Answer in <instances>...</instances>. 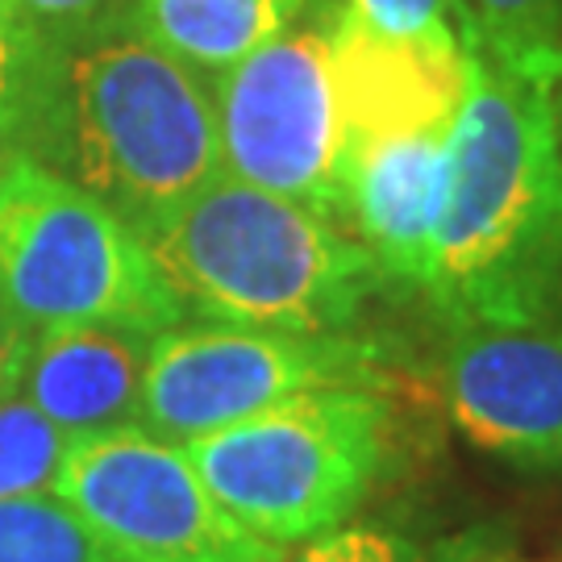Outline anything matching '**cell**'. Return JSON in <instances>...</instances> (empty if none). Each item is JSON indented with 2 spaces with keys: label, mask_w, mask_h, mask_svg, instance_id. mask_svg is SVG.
I'll return each mask as SVG.
<instances>
[{
  "label": "cell",
  "mask_w": 562,
  "mask_h": 562,
  "mask_svg": "<svg viewBox=\"0 0 562 562\" xmlns=\"http://www.w3.org/2000/svg\"><path fill=\"white\" fill-rule=\"evenodd\" d=\"M425 301L454 317H562V162L550 92L467 42L450 192Z\"/></svg>",
  "instance_id": "6da1fadb"
},
{
  "label": "cell",
  "mask_w": 562,
  "mask_h": 562,
  "mask_svg": "<svg viewBox=\"0 0 562 562\" xmlns=\"http://www.w3.org/2000/svg\"><path fill=\"white\" fill-rule=\"evenodd\" d=\"M142 241L188 322L355 334L392 288L338 222L234 176H217Z\"/></svg>",
  "instance_id": "7a4b0ae2"
},
{
  "label": "cell",
  "mask_w": 562,
  "mask_h": 562,
  "mask_svg": "<svg viewBox=\"0 0 562 562\" xmlns=\"http://www.w3.org/2000/svg\"><path fill=\"white\" fill-rule=\"evenodd\" d=\"M42 167L150 234L225 176L213 88L134 25L83 42L63 55Z\"/></svg>",
  "instance_id": "3957f363"
},
{
  "label": "cell",
  "mask_w": 562,
  "mask_h": 562,
  "mask_svg": "<svg viewBox=\"0 0 562 562\" xmlns=\"http://www.w3.org/2000/svg\"><path fill=\"white\" fill-rule=\"evenodd\" d=\"M387 434L383 392L308 387L183 450L250 533L288 550L350 525L387 467Z\"/></svg>",
  "instance_id": "277c9868"
},
{
  "label": "cell",
  "mask_w": 562,
  "mask_h": 562,
  "mask_svg": "<svg viewBox=\"0 0 562 562\" xmlns=\"http://www.w3.org/2000/svg\"><path fill=\"white\" fill-rule=\"evenodd\" d=\"M0 304L30 334L67 325L162 334L188 322L138 229L25 155H9L0 176Z\"/></svg>",
  "instance_id": "5b68a950"
},
{
  "label": "cell",
  "mask_w": 562,
  "mask_h": 562,
  "mask_svg": "<svg viewBox=\"0 0 562 562\" xmlns=\"http://www.w3.org/2000/svg\"><path fill=\"white\" fill-rule=\"evenodd\" d=\"M392 380L387 346L355 334H288L180 322L155 334L138 425L188 446L308 387H375Z\"/></svg>",
  "instance_id": "8992f818"
},
{
  "label": "cell",
  "mask_w": 562,
  "mask_h": 562,
  "mask_svg": "<svg viewBox=\"0 0 562 562\" xmlns=\"http://www.w3.org/2000/svg\"><path fill=\"white\" fill-rule=\"evenodd\" d=\"M209 88L225 176L338 222L346 125L329 71V4L322 0Z\"/></svg>",
  "instance_id": "52a82bcc"
},
{
  "label": "cell",
  "mask_w": 562,
  "mask_h": 562,
  "mask_svg": "<svg viewBox=\"0 0 562 562\" xmlns=\"http://www.w3.org/2000/svg\"><path fill=\"white\" fill-rule=\"evenodd\" d=\"M55 492L117 562H271L280 554L209 492L183 446L142 425L80 438Z\"/></svg>",
  "instance_id": "ba28073f"
},
{
  "label": "cell",
  "mask_w": 562,
  "mask_h": 562,
  "mask_svg": "<svg viewBox=\"0 0 562 562\" xmlns=\"http://www.w3.org/2000/svg\"><path fill=\"white\" fill-rule=\"evenodd\" d=\"M442 325V401L471 446L521 471H562V317Z\"/></svg>",
  "instance_id": "9c48e42d"
},
{
  "label": "cell",
  "mask_w": 562,
  "mask_h": 562,
  "mask_svg": "<svg viewBox=\"0 0 562 562\" xmlns=\"http://www.w3.org/2000/svg\"><path fill=\"white\" fill-rule=\"evenodd\" d=\"M450 192V130L355 138L341 150L338 225L380 262L383 280L425 292Z\"/></svg>",
  "instance_id": "30bf717a"
},
{
  "label": "cell",
  "mask_w": 562,
  "mask_h": 562,
  "mask_svg": "<svg viewBox=\"0 0 562 562\" xmlns=\"http://www.w3.org/2000/svg\"><path fill=\"white\" fill-rule=\"evenodd\" d=\"M329 71L346 142L446 134L467 92V50L383 38L329 4Z\"/></svg>",
  "instance_id": "8fae6325"
},
{
  "label": "cell",
  "mask_w": 562,
  "mask_h": 562,
  "mask_svg": "<svg viewBox=\"0 0 562 562\" xmlns=\"http://www.w3.org/2000/svg\"><path fill=\"white\" fill-rule=\"evenodd\" d=\"M150 341L155 334L125 325L42 329L21 362L18 392L76 442L138 425Z\"/></svg>",
  "instance_id": "7c38bea8"
},
{
  "label": "cell",
  "mask_w": 562,
  "mask_h": 562,
  "mask_svg": "<svg viewBox=\"0 0 562 562\" xmlns=\"http://www.w3.org/2000/svg\"><path fill=\"white\" fill-rule=\"evenodd\" d=\"M322 0H134L130 25L204 80L250 59Z\"/></svg>",
  "instance_id": "4fadbf2b"
},
{
  "label": "cell",
  "mask_w": 562,
  "mask_h": 562,
  "mask_svg": "<svg viewBox=\"0 0 562 562\" xmlns=\"http://www.w3.org/2000/svg\"><path fill=\"white\" fill-rule=\"evenodd\" d=\"M63 55L50 50L25 21L18 0H0V146L4 155L42 162L55 104H59Z\"/></svg>",
  "instance_id": "5bb4252c"
},
{
  "label": "cell",
  "mask_w": 562,
  "mask_h": 562,
  "mask_svg": "<svg viewBox=\"0 0 562 562\" xmlns=\"http://www.w3.org/2000/svg\"><path fill=\"white\" fill-rule=\"evenodd\" d=\"M480 42L517 76L554 92L562 83V0H467Z\"/></svg>",
  "instance_id": "9a60e30c"
},
{
  "label": "cell",
  "mask_w": 562,
  "mask_h": 562,
  "mask_svg": "<svg viewBox=\"0 0 562 562\" xmlns=\"http://www.w3.org/2000/svg\"><path fill=\"white\" fill-rule=\"evenodd\" d=\"M0 562H117L59 492L0 501Z\"/></svg>",
  "instance_id": "2e32d148"
},
{
  "label": "cell",
  "mask_w": 562,
  "mask_h": 562,
  "mask_svg": "<svg viewBox=\"0 0 562 562\" xmlns=\"http://www.w3.org/2000/svg\"><path fill=\"white\" fill-rule=\"evenodd\" d=\"M76 438L42 417L18 387L0 396V501L55 492Z\"/></svg>",
  "instance_id": "e0dca14e"
},
{
  "label": "cell",
  "mask_w": 562,
  "mask_h": 562,
  "mask_svg": "<svg viewBox=\"0 0 562 562\" xmlns=\"http://www.w3.org/2000/svg\"><path fill=\"white\" fill-rule=\"evenodd\" d=\"M471 542H422L392 525H338L322 538L288 546L271 562H475Z\"/></svg>",
  "instance_id": "ac0fdd59"
},
{
  "label": "cell",
  "mask_w": 562,
  "mask_h": 562,
  "mask_svg": "<svg viewBox=\"0 0 562 562\" xmlns=\"http://www.w3.org/2000/svg\"><path fill=\"white\" fill-rule=\"evenodd\" d=\"M341 9L383 38L434 50H467V42L475 38L467 0H341Z\"/></svg>",
  "instance_id": "d6986e66"
},
{
  "label": "cell",
  "mask_w": 562,
  "mask_h": 562,
  "mask_svg": "<svg viewBox=\"0 0 562 562\" xmlns=\"http://www.w3.org/2000/svg\"><path fill=\"white\" fill-rule=\"evenodd\" d=\"M18 9L59 55L125 30L134 18V0H18Z\"/></svg>",
  "instance_id": "ffe728a7"
},
{
  "label": "cell",
  "mask_w": 562,
  "mask_h": 562,
  "mask_svg": "<svg viewBox=\"0 0 562 562\" xmlns=\"http://www.w3.org/2000/svg\"><path fill=\"white\" fill-rule=\"evenodd\" d=\"M30 341H34V334H30L4 304H0V396L18 387L21 362H25V355H30Z\"/></svg>",
  "instance_id": "44dd1931"
},
{
  "label": "cell",
  "mask_w": 562,
  "mask_h": 562,
  "mask_svg": "<svg viewBox=\"0 0 562 562\" xmlns=\"http://www.w3.org/2000/svg\"><path fill=\"white\" fill-rule=\"evenodd\" d=\"M550 117H554V146H559V162H562V83L550 92Z\"/></svg>",
  "instance_id": "7402d4cb"
},
{
  "label": "cell",
  "mask_w": 562,
  "mask_h": 562,
  "mask_svg": "<svg viewBox=\"0 0 562 562\" xmlns=\"http://www.w3.org/2000/svg\"><path fill=\"white\" fill-rule=\"evenodd\" d=\"M475 562H521V559H501V554H480Z\"/></svg>",
  "instance_id": "603a6c76"
},
{
  "label": "cell",
  "mask_w": 562,
  "mask_h": 562,
  "mask_svg": "<svg viewBox=\"0 0 562 562\" xmlns=\"http://www.w3.org/2000/svg\"><path fill=\"white\" fill-rule=\"evenodd\" d=\"M4 159H9V155H4V146H0V176H4Z\"/></svg>",
  "instance_id": "cb8c5ba5"
}]
</instances>
